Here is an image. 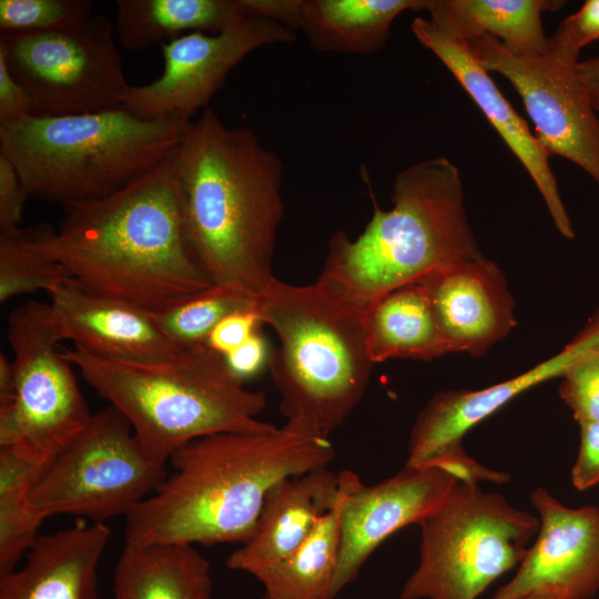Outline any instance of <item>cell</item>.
Returning <instances> with one entry per match:
<instances>
[{
	"mask_svg": "<svg viewBox=\"0 0 599 599\" xmlns=\"http://www.w3.org/2000/svg\"><path fill=\"white\" fill-rule=\"evenodd\" d=\"M166 465L152 460L126 418L113 406L93 414L87 428L53 461L31 491L47 518L71 515L104 524L128 516L164 480Z\"/></svg>",
	"mask_w": 599,
	"mask_h": 599,
	"instance_id": "cell-10",
	"label": "cell"
},
{
	"mask_svg": "<svg viewBox=\"0 0 599 599\" xmlns=\"http://www.w3.org/2000/svg\"><path fill=\"white\" fill-rule=\"evenodd\" d=\"M191 122L141 119L123 108L33 115L0 126V153L29 195L65 206L114 193L158 166Z\"/></svg>",
	"mask_w": 599,
	"mask_h": 599,
	"instance_id": "cell-7",
	"label": "cell"
},
{
	"mask_svg": "<svg viewBox=\"0 0 599 599\" xmlns=\"http://www.w3.org/2000/svg\"><path fill=\"white\" fill-rule=\"evenodd\" d=\"M16 396L0 408V448L48 466L87 428L92 414L73 365L58 346L65 341L50 304L29 301L8 317Z\"/></svg>",
	"mask_w": 599,
	"mask_h": 599,
	"instance_id": "cell-9",
	"label": "cell"
},
{
	"mask_svg": "<svg viewBox=\"0 0 599 599\" xmlns=\"http://www.w3.org/2000/svg\"><path fill=\"white\" fill-rule=\"evenodd\" d=\"M88 0H0V30L44 31L79 23L92 16Z\"/></svg>",
	"mask_w": 599,
	"mask_h": 599,
	"instance_id": "cell-31",
	"label": "cell"
},
{
	"mask_svg": "<svg viewBox=\"0 0 599 599\" xmlns=\"http://www.w3.org/2000/svg\"><path fill=\"white\" fill-rule=\"evenodd\" d=\"M341 474L328 467L290 476L267 494L251 537L226 559V567L253 575L298 548L333 508Z\"/></svg>",
	"mask_w": 599,
	"mask_h": 599,
	"instance_id": "cell-19",
	"label": "cell"
},
{
	"mask_svg": "<svg viewBox=\"0 0 599 599\" xmlns=\"http://www.w3.org/2000/svg\"><path fill=\"white\" fill-rule=\"evenodd\" d=\"M295 38L277 21L246 14L221 33L194 31L163 42V72L148 84L131 85L122 108L141 119L189 123L248 53Z\"/></svg>",
	"mask_w": 599,
	"mask_h": 599,
	"instance_id": "cell-13",
	"label": "cell"
},
{
	"mask_svg": "<svg viewBox=\"0 0 599 599\" xmlns=\"http://www.w3.org/2000/svg\"><path fill=\"white\" fill-rule=\"evenodd\" d=\"M258 325L261 321L256 309L233 313L219 322L206 344L212 351L224 356L258 332Z\"/></svg>",
	"mask_w": 599,
	"mask_h": 599,
	"instance_id": "cell-36",
	"label": "cell"
},
{
	"mask_svg": "<svg viewBox=\"0 0 599 599\" xmlns=\"http://www.w3.org/2000/svg\"><path fill=\"white\" fill-rule=\"evenodd\" d=\"M190 250L215 285L260 295L273 275L284 214L283 163L246 126H227L209 106L174 150Z\"/></svg>",
	"mask_w": 599,
	"mask_h": 599,
	"instance_id": "cell-3",
	"label": "cell"
},
{
	"mask_svg": "<svg viewBox=\"0 0 599 599\" xmlns=\"http://www.w3.org/2000/svg\"><path fill=\"white\" fill-rule=\"evenodd\" d=\"M425 466H434L445 470L459 483L478 485L480 481L504 484L510 479L507 473L487 468L465 453L461 444L453 446L428 461Z\"/></svg>",
	"mask_w": 599,
	"mask_h": 599,
	"instance_id": "cell-34",
	"label": "cell"
},
{
	"mask_svg": "<svg viewBox=\"0 0 599 599\" xmlns=\"http://www.w3.org/2000/svg\"><path fill=\"white\" fill-rule=\"evenodd\" d=\"M599 39V0H587L575 13L559 24L550 43L557 48L580 52L581 48Z\"/></svg>",
	"mask_w": 599,
	"mask_h": 599,
	"instance_id": "cell-33",
	"label": "cell"
},
{
	"mask_svg": "<svg viewBox=\"0 0 599 599\" xmlns=\"http://www.w3.org/2000/svg\"><path fill=\"white\" fill-rule=\"evenodd\" d=\"M16 396V376L12 361L0 353V408L10 406Z\"/></svg>",
	"mask_w": 599,
	"mask_h": 599,
	"instance_id": "cell-41",
	"label": "cell"
},
{
	"mask_svg": "<svg viewBox=\"0 0 599 599\" xmlns=\"http://www.w3.org/2000/svg\"><path fill=\"white\" fill-rule=\"evenodd\" d=\"M256 312L278 338L267 367L281 413L329 435L355 409L369 382L374 363L366 312L317 282L294 285L276 277L257 296Z\"/></svg>",
	"mask_w": 599,
	"mask_h": 599,
	"instance_id": "cell-6",
	"label": "cell"
},
{
	"mask_svg": "<svg viewBox=\"0 0 599 599\" xmlns=\"http://www.w3.org/2000/svg\"><path fill=\"white\" fill-rule=\"evenodd\" d=\"M578 72L596 112H599V57L578 62Z\"/></svg>",
	"mask_w": 599,
	"mask_h": 599,
	"instance_id": "cell-40",
	"label": "cell"
},
{
	"mask_svg": "<svg viewBox=\"0 0 599 599\" xmlns=\"http://www.w3.org/2000/svg\"><path fill=\"white\" fill-rule=\"evenodd\" d=\"M35 115L34 104L0 55V126L14 125Z\"/></svg>",
	"mask_w": 599,
	"mask_h": 599,
	"instance_id": "cell-37",
	"label": "cell"
},
{
	"mask_svg": "<svg viewBox=\"0 0 599 599\" xmlns=\"http://www.w3.org/2000/svg\"><path fill=\"white\" fill-rule=\"evenodd\" d=\"M114 29L126 51L200 31L217 34L248 14L241 0H118Z\"/></svg>",
	"mask_w": 599,
	"mask_h": 599,
	"instance_id": "cell-26",
	"label": "cell"
},
{
	"mask_svg": "<svg viewBox=\"0 0 599 599\" xmlns=\"http://www.w3.org/2000/svg\"><path fill=\"white\" fill-rule=\"evenodd\" d=\"M257 296L236 286L214 284L153 314L164 335L183 348L206 344L211 332L224 317L256 309Z\"/></svg>",
	"mask_w": 599,
	"mask_h": 599,
	"instance_id": "cell-29",
	"label": "cell"
},
{
	"mask_svg": "<svg viewBox=\"0 0 599 599\" xmlns=\"http://www.w3.org/2000/svg\"><path fill=\"white\" fill-rule=\"evenodd\" d=\"M112 590L114 599H213L211 566L191 545H125Z\"/></svg>",
	"mask_w": 599,
	"mask_h": 599,
	"instance_id": "cell-21",
	"label": "cell"
},
{
	"mask_svg": "<svg viewBox=\"0 0 599 599\" xmlns=\"http://www.w3.org/2000/svg\"><path fill=\"white\" fill-rule=\"evenodd\" d=\"M103 14L44 31L4 32L2 55L30 94L35 115L61 116L122 108L130 84Z\"/></svg>",
	"mask_w": 599,
	"mask_h": 599,
	"instance_id": "cell-11",
	"label": "cell"
},
{
	"mask_svg": "<svg viewBox=\"0 0 599 599\" xmlns=\"http://www.w3.org/2000/svg\"><path fill=\"white\" fill-rule=\"evenodd\" d=\"M427 0H301L298 28L324 52L370 54L387 42L396 17Z\"/></svg>",
	"mask_w": 599,
	"mask_h": 599,
	"instance_id": "cell-23",
	"label": "cell"
},
{
	"mask_svg": "<svg viewBox=\"0 0 599 599\" xmlns=\"http://www.w3.org/2000/svg\"><path fill=\"white\" fill-rule=\"evenodd\" d=\"M34 227L0 232V302L48 292L70 278L60 264L37 250L31 238Z\"/></svg>",
	"mask_w": 599,
	"mask_h": 599,
	"instance_id": "cell-30",
	"label": "cell"
},
{
	"mask_svg": "<svg viewBox=\"0 0 599 599\" xmlns=\"http://www.w3.org/2000/svg\"><path fill=\"white\" fill-rule=\"evenodd\" d=\"M28 195L14 165L0 153V232L20 227Z\"/></svg>",
	"mask_w": 599,
	"mask_h": 599,
	"instance_id": "cell-35",
	"label": "cell"
},
{
	"mask_svg": "<svg viewBox=\"0 0 599 599\" xmlns=\"http://www.w3.org/2000/svg\"><path fill=\"white\" fill-rule=\"evenodd\" d=\"M174 151L106 196L64 206L32 245L83 287L156 313L214 285L186 241Z\"/></svg>",
	"mask_w": 599,
	"mask_h": 599,
	"instance_id": "cell-2",
	"label": "cell"
},
{
	"mask_svg": "<svg viewBox=\"0 0 599 599\" xmlns=\"http://www.w3.org/2000/svg\"><path fill=\"white\" fill-rule=\"evenodd\" d=\"M374 213L351 238L334 233L315 281L363 311L400 286L463 262L484 257L468 222L457 166L445 156L412 164L396 174L393 207Z\"/></svg>",
	"mask_w": 599,
	"mask_h": 599,
	"instance_id": "cell-4",
	"label": "cell"
},
{
	"mask_svg": "<svg viewBox=\"0 0 599 599\" xmlns=\"http://www.w3.org/2000/svg\"><path fill=\"white\" fill-rule=\"evenodd\" d=\"M565 4L559 0H427L429 22L457 40L490 34L506 45L531 54L549 50L541 16Z\"/></svg>",
	"mask_w": 599,
	"mask_h": 599,
	"instance_id": "cell-22",
	"label": "cell"
},
{
	"mask_svg": "<svg viewBox=\"0 0 599 599\" xmlns=\"http://www.w3.org/2000/svg\"><path fill=\"white\" fill-rule=\"evenodd\" d=\"M419 527V561L400 599H477L520 565L539 519L500 494L458 481Z\"/></svg>",
	"mask_w": 599,
	"mask_h": 599,
	"instance_id": "cell-8",
	"label": "cell"
},
{
	"mask_svg": "<svg viewBox=\"0 0 599 599\" xmlns=\"http://www.w3.org/2000/svg\"><path fill=\"white\" fill-rule=\"evenodd\" d=\"M466 42L488 72L517 91L546 155L571 161L599 185V118L578 72L579 54L550 44L546 53H525L490 34Z\"/></svg>",
	"mask_w": 599,
	"mask_h": 599,
	"instance_id": "cell-12",
	"label": "cell"
},
{
	"mask_svg": "<svg viewBox=\"0 0 599 599\" xmlns=\"http://www.w3.org/2000/svg\"><path fill=\"white\" fill-rule=\"evenodd\" d=\"M342 491L333 508L292 554L254 572L267 599H332V586L341 548L342 512L348 494L361 481L342 470Z\"/></svg>",
	"mask_w": 599,
	"mask_h": 599,
	"instance_id": "cell-24",
	"label": "cell"
},
{
	"mask_svg": "<svg viewBox=\"0 0 599 599\" xmlns=\"http://www.w3.org/2000/svg\"><path fill=\"white\" fill-rule=\"evenodd\" d=\"M47 466L0 448V576L18 567L47 518L31 502V491Z\"/></svg>",
	"mask_w": 599,
	"mask_h": 599,
	"instance_id": "cell-28",
	"label": "cell"
},
{
	"mask_svg": "<svg viewBox=\"0 0 599 599\" xmlns=\"http://www.w3.org/2000/svg\"><path fill=\"white\" fill-rule=\"evenodd\" d=\"M457 484L455 477L434 466H405L375 485L361 480L348 494L342 512L332 599L357 578L383 541L408 525H419L443 505Z\"/></svg>",
	"mask_w": 599,
	"mask_h": 599,
	"instance_id": "cell-15",
	"label": "cell"
},
{
	"mask_svg": "<svg viewBox=\"0 0 599 599\" xmlns=\"http://www.w3.org/2000/svg\"><path fill=\"white\" fill-rule=\"evenodd\" d=\"M110 536L105 524L84 519L40 535L23 566L0 576V599H101L98 566Z\"/></svg>",
	"mask_w": 599,
	"mask_h": 599,
	"instance_id": "cell-20",
	"label": "cell"
},
{
	"mask_svg": "<svg viewBox=\"0 0 599 599\" xmlns=\"http://www.w3.org/2000/svg\"><path fill=\"white\" fill-rule=\"evenodd\" d=\"M62 354L126 418L158 464L166 465L177 449L205 436L273 426L257 419L266 406L264 393L244 387L207 344L155 362L103 357L78 346Z\"/></svg>",
	"mask_w": 599,
	"mask_h": 599,
	"instance_id": "cell-5",
	"label": "cell"
},
{
	"mask_svg": "<svg viewBox=\"0 0 599 599\" xmlns=\"http://www.w3.org/2000/svg\"><path fill=\"white\" fill-rule=\"evenodd\" d=\"M571 480L578 490L599 484V422L580 425V447L571 469Z\"/></svg>",
	"mask_w": 599,
	"mask_h": 599,
	"instance_id": "cell-38",
	"label": "cell"
},
{
	"mask_svg": "<svg viewBox=\"0 0 599 599\" xmlns=\"http://www.w3.org/2000/svg\"><path fill=\"white\" fill-rule=\"evenodd\" d=\"M519 599H561V598L552 592H535Z\"/></svg>",
	"mask_w": 599,
	"mask_h": 599,
	"instance_id": "cell-42",
	"label": "cell"
},
{
	"mask_svg": "<svg viewBox=\"0 0 599 599\" xmlns=\"http://www.w3.org/2000/svg\"><path fill=\"white\" fill-rule=\"evenodd\" d=\"M424 286L449 353L481 356L516 326L504 272L485 257L441 268Z\"/></svg>",
	"mask_w": 599,
	"mask_h": 599,
	"instance_id": "cell-16",
	"label": "cell"
},
{
	"mask_svg": "<svg viewBox=\"0 0 599 599\" xmlns=\"http://www.w3.org/2000/svg\"><path fill=\"white\" fill-rule=\"evenodd\" d=\"M529 498L539 515V530L512 579L491 599L535 592L591 599L599 591V507H567L544 487Z\"/></svg>",
	"mask_w": 599,
	"mask_h": 599,
	"instance_id": "cell-14",
	"label": "cell"
},
{
	"mask_svg": "<svg viewBox=\"0 0 599 599\" xmlns=\"http://www.w3.org/2000/svg\"><path fill=\"white\" fill-rule=\"evenodd\" d=\"M559 394L579 425L599 422V349L564 374Z\"/></svg>",
	"mask_w": 599,
	"mask_h": 599,
	"instance_id": "cell-32",
	"label": "cell"
},
{
	"mask_svg": "<svg viewBox=\"0 0 599 599\" xmlns=\"http://www.w3.org/2000/svg\"><path fill=\"white\" fill-rule=\"evenodd\" d=\"M262 599H267L265 596Z\"/></svg>",
	"mask_w": 599,
	"mask_h": 599,
	"instance_id": "cell-43",
	"label": "cell"
},
{
	"mask_svg": "<svg viewBox=\"0 0 599 599\" xmlns=\"http://www.w3.org/2000/svg\"><path fill=\"white\" fill-rule=\"evenodd\" d=\"M64 339L98 356L131 362L167 358L182 347L159 327L153 312L90 291L68 278L48 292Z\"/></svg>",
	"mask_w": 599,
	"mask_h": 599,
	"instance_id": "cell-18",
	"label": "cell"
},
{
	"mask_svg": "<svg viewBox=\"0 0 599 599\" xmlns=\"http://www.w3.org/2000/svg\"><path fill=\"white\" fill-rule=\"evenodd\" d=\"M267 347L264 338L256 332L245 343L223 356L229 369L240 380L257 374L264 364L267 365Z\"/></svg>",
	"mask_w": 599,
	"mask_h": 599,
	"instance_id": "cell-39",
	"label": "cell"
},
{
	"mask_svg": "<svg viewBox=\"0 0 599 599\" xmlns=\"http://www.w3.org/2000/svg\"><path fill=\"white\" fill-rule=\"evenodd\" d=\"M412 31L417 41L430 50L453 73L525 166L541 194L559 233L567 238H573L571 221L550 169L549 158L526 121L516 112L499 91L489 72L471 53L467 42L441 33L429 20L422 17L413 20Z\"/></svg>",
	"mask_w": 599,
	"mask_h": 599,
	"instance_id": "cell-17",
	"label": "cell"
},
{
	"mask_svg": "<svg viewBox=\"0 0 599 599\" xmlns=\"http://www.w3.org/2000/svg\"><path fill=\"white\" fill-rule=\"evenodd\" d=\"M598 349L599 309L564 349L520 375L483 389L444 392L438 400L439 419L451 436L461 438L520 394L547 380L561 378L572 365Z\"/></svg>",
	"mask_w": 599,
	"mask_h": 599,
	"instance_id": "cell-27",
	"label": "cell"
},
{
	"mask_svg": "<svg viewBox=\"0 0 599 599\" xmlns=\"http://www.w3.org/2000/svg\"><path fill=\"white\" fill-rule=\"evenodd\" d=\"M334 457L328 435L300 419L195 439L171 456L172 473L125 516V542L243 544L277 483L328 467Z\"/></svg>",
	"mask_w": 599,
	"mask_h": 599,
	"instance_id": "cell-1",
	"label": "cell"
},
{
	"mask_svg": "<svg viewBox=\"0 0 599 599\" xmlns=\"http://www.w3.org/2000/svg\"><path fill=\"white\" fill-rule=\"evenodd\" d=\"M365 324L374 364L392 358L432 361L449 353L419 282L376 300L366 311Z\"/></svg>",
	"mask_w": 599,
	"mask_h": 599,
	"instance_id": "cell-25",
	"label": "cell"
}]
</instances>
